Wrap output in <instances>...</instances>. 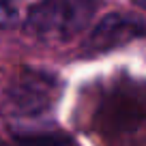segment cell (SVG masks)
<instances>
[{"label":"cell","instance_id":"6da1fadb","mask_svg":"<svg viewBox=\"0 0 146 146\" xmlns=\"http://www.w3.org/2000/svg\"><path fill=\"white\" fill-rule=\"evenodd\" d=\"M60 97L56 75L41 69H17L0 82V114L13 120H28L54 108Z\"/></svg>","mask_w":146,"mask_h":146},{"label":"cell","instance_id":"7a4b0ae2","mask_svg":"<svg viewBox=\"0 0 146 146\" xmlns=\"http://www.w3.org/2000/svg\"><path fill=\"white\" fill-rule=\"evenodd\" d=\"M95 0H41L30 9L24 32L43 43L78 36L95 15Z\"/></svg>","mask_w":146,"mask_h":146},{"label":"cell","instance_id":"3957f363","mask_svg":"<svg viewBox=\"0 0 146 146\" xmlns=\"http://www.w3.org/2000/svg\"><path fill=\"white\" fill-rule=\"evenodd\" d=\"M144 32V22L142 17L135 15H123V13H112L103 17L92 35L88 36L86 52L90 54H99V52H110L114 47L123 45V43L137 39Z\"/></svg>","mask_w":146,"mask_h":146},{"label":"cell","instance_id":"277c9868","mask_svg":"<svg viewBox=\"0 0 146 146\" xmlns=\"http://www.w3.org/2000/svg\"><path fill=\"white\" fill-rule=\"evenodd\" d=\"M0 146H75L69 137L58 135V133H43V135H28L17 140L15 144L0 142Z\"/></svg>","mask_w":146,"mask_h":146},{"label":"cell","instance_id":"5b68a950","mask_svg":"<svg viewBox=\"0 0 146 146\" xmlns=\"http://www.w3.org/2000/svg\"><path fill=\"white\" fill-rule=\"evenodd\" d=\"M17 22V5L15 0H0V28L13 26Z\"/></svg>","mask_w":146,"mask_h":146}]
</instances>
